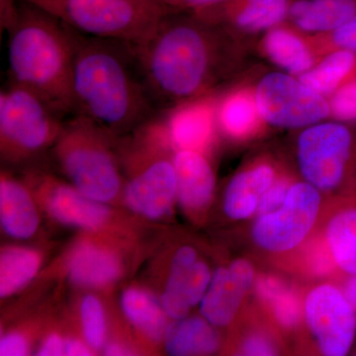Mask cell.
Wrapping results in <instances>:
<instances>
[{
  "instance_id": "cell-5",
  "label": "cell",
  "mask_w": 356,
  "mask_h": 356,
  "mask_svg": "<svg viewBox=\"0 0 356 356\" xmlns=\"http://www.w3.org/2000/svg\"><path fill=\"white\" fill-rule=\"evenodd\" d=\"M104 129L81 115L63 124L58 135V156L67 177L77 191L107 202L118 194L121 175L110 152Z\"/></svg>"
},
{
  "instance_id": "cell-22",
  "label": "cell",
  "mask_w": 356,
  "mask_h": 356,
  "mask_svg": "<svg viewBox=\"0 0 356 356\" xmlns=\"http://www.w3.org/2000/svg\"><path fill=\"white\" fill-rule=\"evenodd\" d=\"M298 77L308 88L329 98L337 89L356 79V53L346 50L329 51Z\"/></svg>"
},
{
  "instance_id": "cell-9",
  "label": "cell",
  "mask_w": 356,
  "mask_h": 356,
  "mask_svg": "<svg viewBox=\"0 0 356 356\" xmlns=\"http://www.w3.org/2000/svg\"><path fill=\"white\" fill-rule=\"evenodd\" d=\"M320 203V194L313 185H292L280 209L257 220L254 228L255 242L273 252L296 247L314 226Z\"/></svg>"
},
{
  "instance_id": "cell-13",
  "label": "cell",
  "mask_w": 356,
  "mask_h": 356,
  "mask_svg": "<svg viewBox=\"0 0 356 356\" xmlns=\"http://www.w3.org/2000/svg\"><path fill=\"white\" fill-rule=\"evenodd\" d=\"M254 271L245 261L218 269L201 302V312L212 325H227L235 317L243 295L252 284Z\"/></svg>"
},
{
  "instance_id": "cell-27",
  "label": "cell",
  "mask_w": 356,
  "mask_h": 356,
  "mask_svg": "<svg viewBox=\"0 0 356 356\" xmlns=\"http://www.w3.org/2000/svg\"><path fill=\"white\" fill-rule=\"evenodd\" d=\"M327 236L334 262L344 273L356 275V208L337 214Z\"/></svg>"
},
{
  "instance_id": "cell-17",
  "label": "cell",
  "mask_w": 356,
  "mask_h": 356,
  "mask_svg": "<svg viewBox=\"0 0 356 356\" xmlns=\"http://www.w3.org/2000/svg\"><path fill=\"white\" fill-rule=\"evenodd\" d=\"M47 206L58 221L81 228H98L109 216L106 206L64 184L49 185Z\"/></svg>"
},
{
  "instance_id": "cell-33",
  "label": "cell",
  "mask_w": 356,
  "mask_h": 356,
  "mask_svg": "<svg viewBox=\"0 0 356 356\" xmlns=\"http://www.w3.org/2000/svg\"><path fill=\"white\" fill-rule=\"evenodd\" d=\"M290 186L285 181H278L269 187L259 200V211L261 216L262 215L270 214L280 209L286 199L288 191Z\"/></svg>"
},
{
  "instance_id": "cell-2",
  "label": "cell",
  "mask_w": 356,
  "mask_h": 356,
  "mask_svg": "<svg viewBox=\"0 0 356 356\" xmlns=\"http://www.w3.org/2000/svg\"><path fill=\"white\" fill-rule=\"evenodd\" d=\"M70 31L72 115L86 117L114 135L135 131L161 114L147 92L135 44Z\"/></svg>"
},
{
  "instance_id": "cell-29",
  "label": "cell",
  "mask_w": 356,
  "mask_h": 356,
  "mask_svg": "<svg viewBox=\"0 0 356 356\" xmlns=\"http://www.w3.org/2000/svg\"><path fill=\"white\" fill-rule=\"evenodd\" d=\"M308 37L320 58L334 50L356 53V15L332 32Z\"/></svg>"
},
{
  "instance_id": "cell-19",
  "label": "cell",
  "mask_w": 356,
  "mask_h": 356,
  "mask_svg": "<svg viewBox=\"0 0 356 356\" xmlns=\"http://www.w3.org/2000/svg\"><path fill=\"white\" fill-rule=\"evenodd\" d=\"M120 274L118 257L106 250L81 243L74 250L69 262L70 280L86 287L106 286Z\"/></svg>"
},
{
  "instance_id": "cell-8",
  "label": "cell",
  "mask_w": 356,
  "mask_h": 356,
  "mask_svg": "<svg viewBox=\"0 0 356 356\" xmlns=\"http://www.w3.org/2000/svg\"><path fill=\"white\" fill-rule=\"evenodd\" d=\"M355 145V132L346 122L322 121L306 127L297 143L302 175L316 188H336L348 172Z\"/></svg>"
},
{
  "instance_id": "cell-1",
  "label": "cell",
  "mask_w": 356,
  "mask_h": 356,
  "mask_svg": "<svg viewBox=\"0 0 356 356\" xmlns=\"http://www.w3.org/2000/svg\"><path fill=\"white\" fill-rule=\"evenodd\" d=\"M241 42L196 14L166 13L151 36L135 46L159 113L214 93L238 69Z\"/></svg>"
},
{
  "instance_id": "cell-4",
  "label": "cell",
  "mask_w": 356,
  "mask_h": 356,
  "mask_svg": "<svg viewBox=\"0 0 356 356\" xmlns=\"http://www.w3.org/2000/svg\"><path fill=\"white\" fill-rule=\"evenodd\" d=\"M74 31L135 44L146 41L165 16L159 0H24Z\"/></svg>"
},
{
  "instance_id": "cell-3",
  "label": "cell",
  "mask_w": 356,
  "mask_h": 356,
  "mask_svg": "<svg viewBox=\"0 0 356 356\" xmlns=\"http://www.w3.org/2000/svg\"><path fill=\"white\" fill-rule=\"evenodd\" d=\"M4 10L8 81L34 91L60 115H72L70 28L24 0H6Z\"/></svg>"
},
{
  "instance_id": "cell-34",
  "label": "cell",
  "mask_w": 356,
  "mask_h": 356,
  "mask_svg": "<svg viewBox=\"0 0 356 356\" xmlns=\"http://www.w3.org/2000/svg\"><path fill=\"white\" fill-rule=\"evenodd\" d=\"M28 353V343L20 334H9L0 341V355L21 356Z\"/></svg>"
},
{
  "instance_id": "cell-6",
  "label": "cell",
  "mask_w": 356,
  "mask_h": 356,
  "mask_svg": "<svg viewBox=\"0 0 356 356\" xmlns=\"http://www.w3.org/2000/svg\"><path fill=\"white\" fill-rule=\"evenodd\" d=\"M34 91L8 81L0 92V135L4 152L13 156L36 153L58 138L63 123Z\"/></svg>"
},
{
  "instance_id": "cell-16",
  "label": "cell",
  "mask_w": 356,
  "mask_h": 356,
  "mask_svg": "<svg viewBox=\"0 0 356 356\" xmlns=\"http://www.w3.org/2000/svg\"><path fill=\"white\" fill-rule=\"evenodd\" d=\"M177 195L187 210L203 209L212 197L215 177L202 152L177 149L173 156Z\"/></svg>"
},
{
  "instance_id": "cell-38",
  "label": "cell",
  "mask_w": 356,
  "mask_h": 356,
  "mask_svg": "<svg viewBox=\"0 0 356 356\" xmlns=\"http://www.w3.org/2000/svg\"><path fill=\"white\" fill-rule=\"evenodd\" d=\"M91 350L88 346L77 339H67L65 341V355L79 356V355H90Z\"/></svg>"
},
{
  "instance_id": "cell-26",
  "label": "cell",
  "mask_w": 356,
  "mask_h": 356,
  "mask_svg": "<svg viewBox=\"0 0 356 356\" xmlns=\"http://www.w3.org/2000/svg\"><path fill=\"white\" fill-rule=\"evenodd\" d=\"M41 257L27 248H10L2 250L0 257V296L17 292L36 275Z\"/></svg>"
},
{
  "instance_id": "cell-11",
  "label": "cell",
  "mask_w": 356,
  "mask_h": 356,
  "mask_svg": "<svg viewBox=\"0 0 356 356\" xmlns=\"http://www.w3.org/2000/svg\"><path fill=\"white\" fill-rule=\"evenodd\" d=\"M291 1L228 0L209 10L195 14L220 26L242 41V36L264 35L268 30L286 22Z\"/></svg>"
},
{
  "instance_id": "cell-37",
  "label": "cell",
  "mask_w": 356,
  "mask_h": 356,
  "mask_svg": "<svg viewBox=\"0 0 356 356\" xmlns=\"http://www.w3.org/2000/svg\"><path fill=\"white\" fill-rule=\"evenodd\" d=\"M65 341L58 334H51L44 341L39 350V355H65Z\"/></svg>"
},
{
  "instance_id": "cell-32",
  "label": "cell",
  "mask_w": 356,
  "mask_h": 356,
  "mask_svg": "<svg viewBox=\"0 0 356 356\" xmlns=\"http://www.w3.org/2000/svg\"><path fill=\"white\" fill-rule=\"evenodd\" d=\"M166 13H200L228 0H159Z\"/></svg>"
},
{
  "instance_id": "cell-31",
  "label": "cell",
  "mask_w": 356,
  "mask_h": 356,
  "mask_svg": "<svg viewBox=\"0 0 356 356\" xmlns=\"http://www.w3.org/2000/svg\"><path fill=\"white\" fill-rule=\"evenodd\" d=\"M273 303L274 312L281 324L293 327L298 323L301 309L298 298L292 292L286 290L274 300Z\"/></svg>"
},
{
  "instance_id": "cell-40",
  "label": "cell",
  "mask_w": 356,
  "mask_h": 356,
  "mask_svg": "<svg viewBox=\"0 0 356 356\" xmlns=\"http://www.w3.org/2000/svg\"><path fill=\"white\" fill-rule=\"evenodd\" d=\"M344 296L348 300V303L353 306L356 311V275H353L346 284V290H344Z\"/></svg>"
},
{
  "instance_id": "cell-18",
  "label": "cell",
  "mask_w": 356,
  "mask_h": 356,
  "mask_svg": "<svg viewBox=\"0 0 356 356\" xmlns=\"http://www.w3.org/2000/svg\"><path fill=\"white\" fill-rule=\"evenodd\" d=\"M262 120L254 88H234L216 97L217 126L236 139L250 137L261 127Z\"/></svg>"
},
{
  "instance_id": "cell-23",
  "label": "cell",
  "mask_w": 356,
  "mask_h": 356,
  "mask_svg": "<svg viewBox=\"0 0 356 356\" xmlns=\"http://www.w3.org/2000/svg\"><path fill=\"white\" fill-rule=\"evenodd\" d=\"M166 351L177 356L210 355L217 350V332L200 318H180L165 332Z\"/></svg>"
},
{
  "instance_id": "cell-10",
  "label": "cell",
  "mask_w": 356,
  "mask_h": 356,
  "mask_svg": "<svg viewBox=\"0 0 356 356\" xmlns=\"http://www.w3.org/2000/svg\"><path fill=\"white\" fill-rule=\"evenodd\" d=\"M355 312L344 294L331 285L310 293L307 321L324 355L343 356L350 351L356 332Z\"/></svg>"
},
{
  "instance_id": "cell-15",
  "label": "cell",
  "mask_w": 356,
  "mask_h": 356,
  "mask_svg": "<svg viewBox=\"0 0 356 356\" xmlns=\"http://www.w3.org/2000/svg\"><path fill=\"white\" fill-rule=\"evenodd\" d=\"M356 15V0H292L286 22L308 36L327 34Z\"/></svg>"
},
{
  "instance_id": "cell-36",
  "label": "cell",
  "mask_w": 356,
  "mask_h": 356,
  "mask_svg": "<svg viewBox=\"0 0 356 356\" xmlns=\"http://www.w3.org/2000/svg\"><path fill=\"white\" fill-rule=\"evenodd\" d=\"M243 351L245 355H273L275 353L271 343L261 337H250L243 344Z\"/></svg>"
},
{
  "instance_id": "cell-20",
  "label": "cell",
  "mask_w": 356,
  "mask_h": 356,
  "mask_svg": "<svg viewBox=\"0 0 356 356\" xmlns=\"http://www.w3.org/2000/svg\"><path fill=\"white\" fill-rule=\"evenodd\" d=\"M0 219L6 233L17 238H30L39 225L36 208L24 186L4 175L0 184Z\"/></svg>"
},
{
  "instance_id": "cell-14",
  "label": "cell",
  "mask_w": 356,
  "mask_h": 356,
  "mask_svg": "<svg viewBox=\"0 0 356 356\" xmlns=\"http://www.w3.org/2000/svg\"><path fill=\"white\" fill-rule=\"evenodd\" d=\"M261 50L276 67L296 76L308 72L320 58L309 37L287 22L262 35Z\"/></svg>"
},
{
  "instance_id": "cell-41",
  "label": "cell",
  "mask_w": 356,
  "mask_h": 356,
  "mask_svg": "<svg viewBox=\"0 0 356 356\" xmlns=\"http://www.w3.org/2000/svg\"><path fill=\"white\" fill-rule=\"evenodd\" d=\"M105 355H132L128 348L118 343H111L105 348Z\"/></svg>"
},
{
  "instance_id": "cell-7",
  "label": "cell",
  "mask_w": 356,
  "mask_h": 356,
  "mask_svg": "<svg viewBox=\"0 0 356 356\" xmlns=\"http://www.w3.org/2000/svg\"><path fill=\"white\" fill-rule=\"evenodd\" d=\"M264 123L280 128H305L331 117L327 97L284 72L264 74L254 88Z\"/></svg>"
},
{
  "instance_id": "cell-24",
  "label": "cell",
  "mask_w": 356,
  "mask_h": 356,
  "mask_svg": "<svg viewBox=\"0 0 356 356\" xmlns=\"http://www.w3.org/2000/svg\"><path fill=\"white\" fill-rule=\"evenodd\" d=\"M196 261L195 250L189 247L180 248L173 257L170 277L161 297V305L166 316L173 320L186 317L191 308L187 293L192 267Z\"/></svg>"
},
{
  "instance_id": "cell-35",
  "label": "cell",
  "mask_w": 356,
  "mask_h": 356,
  "mask_svg": "<svg viewBox=\"0 0 356 356\" xmlns=\"http://www.w3.org/2000/svg\"><path fill=\"white\" fill-rule=\"evenodd\" d=\"M286 287L283 284L282 281L276 280L274 277L261 278L257 282V291L259 295L268 301L273 302L283 292L286 291Z\"/></svg>"
},
{
  "instance_id": "cell-21",
  "label": "cell",
  "mask_w": 356,
  "mask_h": 356,
  "mask_svg": "<svg viewBox=\"0 0 356 356\" xmlns=\"http://www.w3.org/2000/svg\"><path fill=\"white\" fill-rule=\"evenodd\" d=\"M274 170L271 166L261 165L238 173L229 182L225 194L224 207L233 219H245L259 207L264 192L273 184Z\"/></svg>"
},
{
  "instance_id": "cell-39",
  "label": "cell",
  "mask_w": 356,
  "mask_h": 356,
  "mask_svg": "<svg viewBox=\"0 0 356 356\" xmlns=\"http://www.w3.org/2000/svg\"><path fill=\"white\" fill-rule=\"evenodd\" d=\"M316 271L323 274L327 273L332 267L331 257L329 254L325 252V250H320L317 254L315 255V262H314Z\"/></svg>"
},
{
  "instance_id": "cell-28",
  "label": "cell",
  "mask_w": 356,
  "mask_h": 356,
  "mask_svg": "<svg viewBox=\"0 0 356 356\" xmlns=\"http://www.w3.org/2000/svg\"><path fill=\"white\" fill-rule=\"evenodd\" d=\"M84 337L93 350L102 348L106 334L104 311L102 303L95 296H86L81 307Z\"/></svg>"
},
{
  "instance_id": "cell-25",
  "label": "cell",
  "mask_w": 356,
  "mask_h": 356,
  "mask_svg": "<svg viewBox=\"0 0 356 356\" xmlns=\"http://www.w3.org/2000/svg\"><path fill=\"white\" fill-rule=\"evenodd\" d=\"M122 308L131 323L152 341L165 332V312L149 293L130 288L122 295Z\"/></svg>"
},
{
  "instance_id": "cell-12",
  "label": "cell",
  "mask_w": 356,
  "mask_h": 356,
  "mask_svg": "<svg viewBox=\"0 0 356 356\" xmlns=\"http://www.w3.org/2000/svg\"><path fill=\"white\" fill-rule=\"evenodd\" d=\"M216 97L211 93L163 112L168 140L177 151L203 152L210 144L217 126Z\"/></svg>"
},
{
  "instance_id": "cell-30",
  "label": "cell",
  "mask_w": 356,
  "mask_h": 356,
  "mask_svg": "<svg viewBox=\"0 0 356 356\" xmlns=\"http://www.w3.org/2000/svg\"><path fill=\"white\" fill-rule=\"evenodd\" d=\"M331 117L337 121H356V79L337 89L329 98Z\"/></svg>"
}]
</instances>
